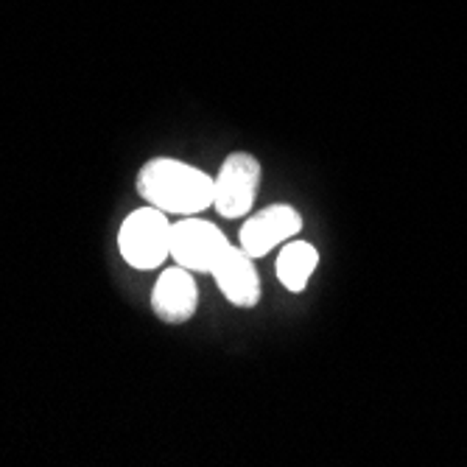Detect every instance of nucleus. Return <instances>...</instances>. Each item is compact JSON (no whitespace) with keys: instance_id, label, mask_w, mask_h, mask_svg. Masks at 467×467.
<instances>
[{"instance_id":"f257e3e1","label":"nucleus","mask_w":467,"mask_h":467,"mask_svg":"<svg viewBox=\"0 0 467 467\" xmlns=\"http://www.w3.org/2000/svg\"><path fill=\"white\" fill-rule=\"evenodd\" d=\"M138 193L168 216H199L213 207L216 180L177 157H151L138 171Z\"/></svg>"},{"instance_id":"f03ea898","label":"nucleus","mask_w":467,"mask_h":467,"mask_svg":"<svg viewBox=\"0 0 467 467\" xmlns=\"http://www.w3.org/2000/svg\"><path fill=\"white\" fill-rule=\"evenodd\" d=\"M171 219L162 210L146 204L132 210L120 222L118 252L120 258L138 272H151L171 258Z\"/></svg>"},{"instance_id":"7ed1b4c3","label":"nucleus","mask_w":467,"mask_h":467,"mask_svg":"<svg viewBox=\"0 0 467 467\" xmlns=\"http://www.w3.org/2000/svg\"><path fill=\"white\" fill-rule=\"evenodd\" d=\"M216 180V196L213 207L224 219H241L252 213V204L258 199L264 168L258 157L249 151H233L224 157Z\"/></svg>"},{"instance_id":"20e7f679","label":"nucleus","mask_w":467,"mask_h":467,"mask_svg":"<svg viewBox=\"0 0 467 467\" xmlns=\"http://www.w3.org/2000/svg\"><path fill=\"white\" fill-rule=\"evenodd\" d=\"M230 238L207 219L182 216L171 224V261L193 275H210L216 261L230 249Z\"/></svg>"},{"instance_id":"39448f33","label":"nucleus","mask_w":467,"mask_h":467,"mask_svg":"<svg viewBox=\"0 0 467 467\" xmlns=\"http://www.w3.org/2000/svg\"><path fill=\"white\" fill-rule=\"evenodd\" d=\"M306 222H303V213L291 204H269L258 213H249L241 224V233H238V246L252 254L254 261L269 254L275 246L291 241L303 233Z\"/></svg>"},{"instance_id":"423d86ee","label":"nucleus","mask_w":467,"mask_h":467,"mask_svg":"<svg viewBox=\"0 0 467 467\" xmlns=\"http://www.w3.org/2000/svg\"><path fill=\"white\" fill-rule=\"evenodd\" d=\"M199 308V283L191 269L171 266L165 269L151 291V311L165 325H185Z\"/></svg>"},{"instance_id":"0eeeda50","label":"nucleus","mask_w":467,"mask_h":467,"mask_svg":"<svg viewBox=\"0 0 467 467\" xmlns=\"http://www.w3.org/2000/svg\"><path fill=\"white\" fill-rule=\"evenodd\" d=\"M210 277L216 280L219 291L227 296V303L235 308H254L261 303V275L254 269V258L246 254L238 244H230V249L216 261Z\"/></svg>"},{"instance_id":"6e6552de","label":"nucleus","mask_w":467,"mask_h":467,"mask_svg":"<svg viewBox=\"0 0 467 467\" xmlns=\"http://www.w3.org/2000/svg\"><path fill=\"white\" fill-rule=\"evenodd\" d=\"M319 266V249L311 241H300L291 238L283 244L277 261H275V275L280 280V285L291 294H303L311 275Z\"/></svg>"}]
</instances>
